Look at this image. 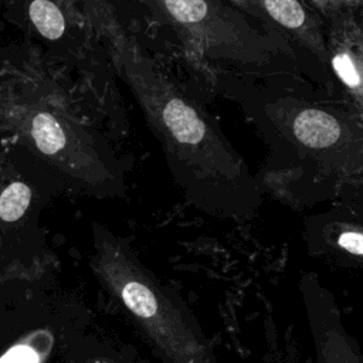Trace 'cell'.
Masks as SVG:
<instances>
[{
	"mask_svg": "<svg viewBox=\"0 0 363 363\" xmlns=\"http://www.w3.org/2000/svg\"><path fill=\"white\" fill-rule=\"evenodd\" d=\"M258 3L268 20L294 34L298 41L318 54L322 60L326 58L323 41L318 33L315 21L308 16L299 0H258Z\"/></svg>",
	"mask_w": 363,
	"mask_h": 363,
	"instance_id": "obj_5",
	"label": "cell"
},
{
	"mask_svg": "<svg viewBox=\"0 0 363 363\" xmlns=\"http://www.w3.org/2000/svg\"><path fill=\"white\" fill-rule=\"evenodd\" d=\"M330 64H332L335 74L339 77V79L349 89L360 94V89H362L360 68H359V64H357L354 55L346 48H339L330 57Z\"/></svg>",
	"mask_w": 363,
	"mask_h": 363,
	"instance_id": "obj_9",
	"label": "cell"
},
{
	"mask_svg": "<svg viewBox=\"0 0 363 363\" xmlns=\"http://www.w3.org/2000/svg\"><path fill=\"white\" fill-rule=\"evenodd\" d=\"M337 244L354 255L363 254V235L359 231H345L339 235Z\"/></svg>",
	"mask_w": 363,
	"mask_h": 363,
	"instance_id": "obj_12",
	"label": "cell"
},
{
	"mask_svg": "<svg viewBox=\"0 0 363 363\" xmlns=\"http://www.w3.org/2000/svg\"><path fill=\"white\" fill-rule=\"evenodd\" d=\"M0 363H40L37 349L26 342L11 346L1 357Z\"/></svg>",
	"mask_w": 363,
	"mask_h": 363,
	"instance_id": "obj_10",
	"label": "cell"
},
{
	"mask_svg": "<svg viewBox=\"0 0 363 363\" xmlns=\"http://www.w3.org/2000/svg\"><path fill=\"white\" fill-rule=\"evenodd\" d=\"M31 187L23 182L9 183L0 193V218L6 223L20 220L31 203Z\"/></svg>",
	"mask_w": 363,
	"mask_h": 363,
	"instance_id": "obj_7",
	"label": "cell"
},
{
	"mask_svg": "<svg viewBox=\"0 0 363 363\" xmlns=\"http://www.w3.org/2000/svg\"><path fill=\"white\" fill-rule=\"evenodd\" d=\"M105 31L119 75L159 140L174 182L201 200L251 197L255 177L207 111L118 23L108 21Z\"/></svg>",
	"mask_w": 363,
	"mask_h": 363,
	"instance_id": "obj_1",
	"label": "cell"
},
{
	"mask_svg": "<svg viewBox=\"0 0 363 363\" xmlns=\"http://www.w3.org/2000/svg\"><path fill=\"white\" fill-rule=\"evenodd\" d=\"M224 1L228 3V4H231L233 7H235L237 10L242 11V13L247 14L248 17L254 18L255 21L261 23L265 28L275 30L274 27L269 26L268 18H267V16L264 14V11L261 10V6H259L258 0H224Z\"/></svg>",
	"mask_w": 363,
	"mask_h": 363,
	"instance_id": "obj_11",
	"label": "cell"
},
{
	"mask_svg": "<svg viewBox=\"0 0 363 363\" xmlns=\"http://www.w3.org/2000/svg\"><path fill=\"white\" fill-rule=\"evenodd\" d=\"M278 126L318 164L337 173L360 170L362 136L343 115L316 106H291Z\"/></svg>",
	"mask_w": 363,
	"mask_h": 363,
	"instance_id": "obj_4",
	"label": "cell"
},
{
	"mask_svg": "<svg viewBox=\"0 0 363 363\" xmlns=\"http://www.w3.org/2000/svg\"><path fill=\"white\" fill-rule=\"evenodd\" d=\"M189 45L216 62L262 71L292 48L277 30H259L247 14L224 0H145Z\"/></svg>",
	"mask_w": 363,
	"mask_h": 363,
	"instance_id": "obj_2",
	"label": "cell"
},
{
	"mask_svg": "<svg viewBox=\"0 0 363 363\" xmlns=\"http://www.w3.org/2000/svg\"><path fill=\"white\" fill-rule=\"evenodd\" d=\"M126 306L140 318H152L157 311V301L152 291L139 282H128L122 289Z\"/></svg>",
	"mask_w": 363,
	"mask_h": 363,
	"instance_id": "obj_8",
	"label": "cell"
},
{
	"mask_svg": "<svg viewBox=\"0 0 363 363\" xmlns=\"http://www.w3.org/2000/svg\"><path fill=\"white\" fill-rule=\"evenodd\" d=\"M315 1L318 6H320L325 10H336L350 0H315Z\"/></svg>",
	"mask_w": 363,
	"mask_h": 363,
	"instance_id": "obj_13",
	"label": "cell"
},
{
	"mask_svg": "<svg viewBox=\"0 0 363 363\" xmlns=\"http://www.w3.org/2000/svg\"><path fill=\"white\" fill-rule=\"evenodd\" d=\"M28 18L35 30L47 40L55 41L65 33V17L51 0H33L28 6Z\"/></svg>",
	"mask_w": 363,
	"mask_h": 363,
	"instance_id": "obj_6",
	"label": "cell"
},
{
	"mask_svg": "<svg viewBox=\"0 0 363 363\" xmlns=\"http://www.w3.org/2000/svg\"><path fill=\"white\" fill-rule=\"evenodd\" d=\"M16 122L31 146L72 180L96 190L123 182L113 156L60 105L48 99L23 104Z\"/></svg>",
	"mask_w": 363,
	"mask_h": 363,
	"instance_id": "obj_3",
	"label": "cell"
}]
</instances>
